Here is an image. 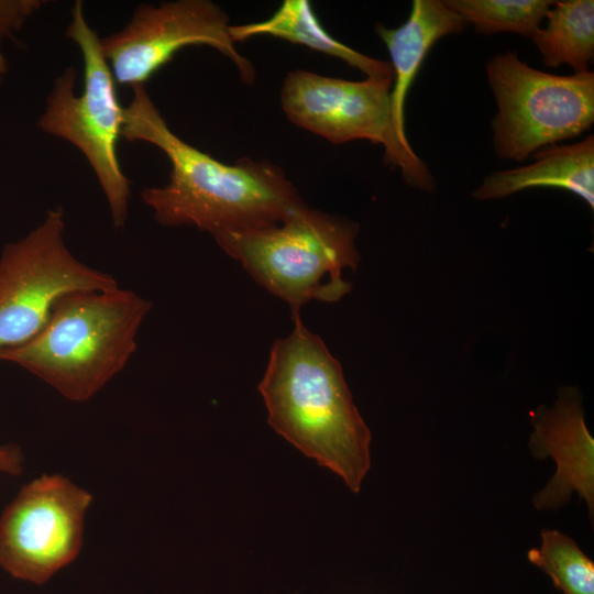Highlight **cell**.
<instances>
[{
  "instance_id": "6da1fadb",
  "label": "cell",
  "mask_w": 594,
  "mask_h": 594,
  "mask_svg": "<svg viewBox=\"0 0 594 594\" xmlns=\"http://www.w3.org/2000/svg\"><path fill=\"white\" fill-rule=\"evenodd\" d=\"M132 91L121 136L156 146L170 163L168 183L141 193L161 226H194L216 237L276 224L305 204L278 165L249 157L234 164L213 158L169 129L145 85Z\"/></svg>"
},
{
  "instance_id": "7a4b0ae2",
  "label": "cell",
  "mask_w": 594,
  "mask_h": 594,
  "mask_svg": "<svg viewBox=\"0 0 594 594\" xmlns=\"http://www.w3.org/2000/svg\"><path fill=\"white\" fill-rule=\"evenodd\" d=\"M293 331L274 342L258 384L272 428L339 475L353 492L371 466V431L323 341L292 312Z\"/></svg>"
},
{
  "instance_id": "3957f363",
  "label": "cell",
  "mask_w": 594,
  "mask_h": 594,
  "mask_svg": "<svg viewBox=\"0 0 594 594\" xmlns=\"http://www.w3.org/2000/svg\"><path fill=\"white\" fill-rule=\"evenodd\" d=\"M151 301L130 289L69 293L43 329L0 360L25 369L72 402H86L119 374L136 350Z\"/></svg>"
},
{
  "instance_id": "277c9868",
  "label": "cell",
  "mask_w": 594,
  "mask_h": 594,
  "mask_svg": "<svg viewBox=\"0 0 594 594\" xmlns=\"http://www.w3.org/2000/svg\"><path fill=\"white\" fill-rule=\"evenodd\" d=\"M358 232V223L304 204L276 224L213 238L261 286L297 312L310 300L333 302L351 290L342 272L355 270L360 262Z\"/></svg>"
},
{
  "instance_id": "5b68a950",
  "label": "cell",
  "mask_w": 594,
  "mask_h": 594,
  "mask_svg": "<svg viewBox=\"0 0 594 594\" xmlns=\"http://www.w3.org/2000/svg\"><path fill=\"white\" fill-rule=\"evenodd\" d=\"M65 35L77 44L84 63V89L75 94L76 70L69 66L56 77L37 120L43 132L63 139L86 157L107 199L112 223L123 228L131 197L130 180L117 155L123 125L116 80L103 55L100 37L75 1Z\"/></svg>"
},
{
  "instance_id": "8992f818",
  "label": "cell",
  "mask_w": 594,
  "mask_h": 594,
  "mask_svg": "<svg viewBox=\"0 0 594 594\" xmlns=\"http://www.w3.org/2000/svg\"><path fill=\"white\" fill-rule=\"evenodd\" d=\"M497 102L493 145L501 158L524 162L536 151L576 138L594 122V74L553 75L532 68L517 52L486 63Z\"/></svg>"
},
{
  "instance_id": "52a82bcc",
  "label": "cell",
  "mask_w": 594,
  "mask_h": 594,
  "mask_svg": "<svg viewBox=\"0 0 594 594\" xmlns=\"http://www.w3.org/2000/svg\"><path fill=\"white\" fill-rule=\"evenodd\" d=\"M64 210L7 243L0 255V354L34 338L63 296L118 287L113 276L80 262L64 241Z\"/></svg>"
},
{
  "instance_id": "ba28073f",
  "label": "cell",
  "mask_w": 594,
  "mask_h": 594,
  "mask_svg": "<svg viewBox=\"0 0 594 594\" xmlns=\"http://www.w3.org/2000/svg\"><path fill=\"white\" fill-rule=\"evenodd\" d=\"M393 80H348L297 69L285 77L280 105L296 125L331 143L367 140L382 144L385 163L399 168L411 187L432 191L436 182L425 162L397 140L392 123Z\"/></svg>"
},
{
  "instance_id": "9c48e42d",
  "label": "cell",
  "mask_w": 594,
  "mask_h": 594,
  "mask_svg": "<svg viewBox=\"0 0 594 594\" xmlns=\"http://www.w3.org/2000/svg\"><path fill=\"white\" fill-rule=\"evenodd\" d=\"M91 502L62 474L24 484L0 516V568L20 581L47 583L80 553Z\"/></svg>"
},
{
  "instance_id": "30bf717a",
  "label": "cell",
  "mask_w": 594,
  "mask_h": 594,
  "mask_svg": "<svg viewBox=\"0 0 594 594\" xmlns=\"http://www.w3.org/2000/svg\"><path fill=\"white\" fill-rule=\"evenodd\" d=\"M230 19L210 0H176L135 8L129 23L100 40L117 84L144 85L186 46L206 45L228 57L244 84L255 79L252 63L230 35Z\"/></svg>"
},
{
  "instance_id": "8fae6325",
  "label": "cell",
  "mask_w": 594,
  "mask_h": 594,
  "mask_svg": "<svg viewBox=\"0 0 594 594\" xmlns=\"http://www.w3.org/2000/svg\"><path fill=\"white\" fill-rule=\"evenodd\" d=\"M531 424L532 454L538 459L551 457L557 464L552 479L535 495L534 505L557 510L576 492L586 502L593 520L594 440L585 425L580 392L562 387L552 407L542 405L531 414Z\"/></svg>"
},
{
  "instance_id": "7c38bea8",
  "label": "cell",
  "mask_w": 594,
  "mask_h": 594,
  "mask_svg": "<svg viewBox=\"0 0 594 594\" xmlns=\"http://www.w3.org/2000/svg\"><path fill=\"white\" fill-rule=\"evenodd\" d=\"M464 20L440 0H414L407 21L388 29L381 23L375 32L386 45L394 78L391 89L392 123L399 143L413 150L405 131L407 92L433 44L443 36L458 34Z\"/></svg>"
},
{
  "instance_id": "4fadbf2b",
  "label": "cell",
  "mask_w": 594,
  "mask_h": 594,
  "mask_svg": "<svg viewBox=\"0 0 594 594\" xmlns=\"http://www.w3.org/2000/svg\"><path fill=\"white\" fill-rule=\"evenodd\" d=\"M534 162L493 172L473 191L479 200L504 198L532 187H558L594 208V136L569 145L552 144L536 151Z\"/></svg>"
},
{
  "instance_id": "5bb4252c",
  "label": "cell",
  "mask_w": 594,
  "mask_h": 594,
  "mask_svg": "<svg viewBox=\"0 0 594 594\" xmlns=\"http://www.w3.org/2000/svg\"><path fill=\"white\" fill-rule=\"evenodd\" d=\"M229 31L234 42L257 35H271L338 58L369 78H394L389 62L364 55L332 37L320 24L308 0H284L268 19L231 24Z\"/></svg>"
},
{
  "instance_id": "9a60e30c",
  "label": "cell",
  "mask_w": 594,
  "mask_h": 594,
  "mask_svg": "<svg viewBox=\"0 0 594 594\" xmlns=\"http://www.w3.org/2000/svg\"><path fill=\"white\" fill-rule=\"evenodd\" d=\"M546 25L531 36L542 63L550 68L568 65L573 74L590 72L594 57V1H553Z\"/></svg>"
},
{
  "instance_id": "2e32d148",
  "label": "cell",
  "mask_w": 594,
  "mask_h": 594,
  "mask_svg": "<svg viewBox=\"0 0 594 594\" xmlns=\"http://www.w3.org/2000/svg\"><path fill=\"white\" fill-rule=\"evenodd\" d=\"M444 4L473 25L477 34L516 33L530 37L541 26L553 1L444 0Z\"/></svg>"
},
{
  "instance_id": "e0dca14e",
  "label": "cell",
  "mask_w": 594,
  "mask_h": 594,
  "mask_svg": "<svg viewBox=\"0 0 594 594\" xmlns=\"http://www.w3.org/2000/svg\"><path fill=\"white\" fill-rule=\"evenodd\" d=\"M527 559L563 594H594V563L569 536L542 530L540 547L530 549Z\"/></svg>"
},
{
  "instance_id": "ac0fdd59",
  "label": "cell",
  "mask_w": 594,
  "mask_h": 594,
  "mask_svg": "<svg viewBox=\"0 0 594 594\" xmlns=\"http://www.w3.org/2000/svg\"><path fill=\"white\" fill-rule=\"evenodd\" d=\"M45 3L41 0H0V37H13Z\"/></svg>"
},
{
  "instance_id": "d6986e66",
  "label": "cell",
  "mask_w": 594,
  "mask_h": 594,
  "mask_svg": "<svg viewBox=\"0 0 594 594\" xmlns=\"http://www.w3.org/2000/svg\"><path fill=\"white\" fill-rule=\"evenodd\" d=\"M24 458L18 446H0V473L18 476L23 472Z\"/></svg>"
},
{
  "instance_id": "ffe728a7",
  "label": "cell",
  "mask_w": 594,
  "mask_h": 594,
  "mask_svg": "<svg viewBox=\"0 0 594 594\" xmlns=\"http://www.w3.org/2000/svg\"><path fill=\"white\" fill-rule=\"evenodd\" d=\"M3 38L0 37V85L2 84L7 73H8V62L7 57L2 51Z\"/></svg>"
}]
</instances>
